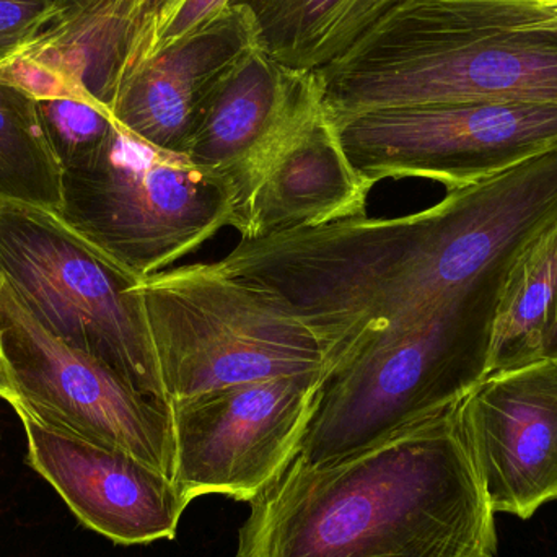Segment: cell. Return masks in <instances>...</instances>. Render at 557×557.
Wrapping results in <instances>:
<instances>
[{
    "label": "cell",
    "instance_id": "2e32d148",
    "mask_svg": "<svg viewBox=\"0 0 557 557\" xmlns=\"http://www.w3.org/2000/svg\"><path fill=\"white\" fill-rule=\"evenodd\" d=\"M403 0H232L250 10L261 45L281 64L318 71Z\"/></svg>",
    "mask_w": 557,
    "mask_h": 557
},
{
    "label": "cell",
    "instance_id": "44dd1931",
    "mask_svg": "<svg viewBox=\"0 0 557 557\" xmlns=\"http://www.w3.org/2000/svg\"><path fill=\"white\" fill-rule=\"evenodd\" d=\"M517 25L557 29V0H504Z\"/></svg>",
    "mask_w": 557,
    "mask_h": 557
},
{
    "label": "cell",
    "instance_id": "277c9868",
    "mask_svg": "<svg viewBox=\"0 0 557 557\" xmlns=\"http://www.w3.org/2000/svg\"><path fill=\"white\" fill-rule=\"evenodd\" d=\"M133 288L170 406L242 383L323 372L326 354L310 327L211 263L160 271Z\"/></svg>",
    "mask_w": 557,
    "mask_h": 557
},
{
    "label": "cell",
    "instance_id": "7402d4cb",
    "mask_svg": "<svg viewBox=\"0 0 557 557\" xmlns=\"http://www.w3.org/2000/svg\"><path fill=\"white\" fill-rule=\"evenodd\" d=\"M553 354H557V339H556L555 346H553V350H552V354H549V356H553Z\"/></svg>",
    "mask_w": 557,
    "mask_h": 557
},
{
    "label": "cell",
    "instance_id": "9a60e30c",
    "mask_svg": "<svg viewBox=\"0 0 557 557\" xmlns=\"http://www.w3.org/2000/svg\"><path fill=\"white\" fill-rule=\"evenodd\" d=\"M557 339V222L507 264L497 285L483 379L552 354Z\"/></svg>",
    "mask_w": 557,
    "mask_h": 557
},
{
    "label": "cell",
    "instance_id": "30bf717a",
    "mask_svg": "<svg viewBox=\"0 0 557 557\" xmlns=\"http://www.w3.org/2000/svg\"><path fill=\"white\" fill-rule=\"evenodd\" d=\"M451 418L494 513L557 500V354L481 379Z\"/></svg>",
    "mask_w": 557,
    "mask_h": 557
},
{
    "label": "cell",
    "instance_id": "5b68a950",
    "mask_svg": "<svg viewBox=\"0 0 557 557\" xmlns=\"http://www.w3.org/2000/svg\"><path fill=\"white\" fill-rule=\"evenodd\" d=\"M500 277L324 383L295 460L333 463L454 408L483 379Z\"/></svg>",
    "mask_w": 557,
    "mask_h": 557
},
{
    "label": "cell",
    "instance_id": "7c38bea8",
    "mask_svg": "<svg viewBox=\"0 0 557 557\" xmlns=\"http://www.w3.org/2000/svg\"><path fill=\"white\" fill-rule=\"evenodd\" d=\"M29 467L45 478L84 525L117 545L173 540L191 500L143 461L61 434L18 416Z\"/></svg>",
    "mask_w": 557,
    "mask_h": 557
},
{
    "label": "cell",
    "instance_id": "ac0fdd59",
    "mask_svg": "<svg viewBox=\"0 0 557 557\" xmlns=\"http://www.w3.org/2000/svg\"><path fill=\"white\" fill-rule=\"evenodd\" d=\"M100 0H0V65L45 42Z\"/></svg>",
    "mask_w": 557,
    "mask_h": 557
},
{
    "label": "cell",
    "instance_id": "3957f363",
    "mask_svg": "<svg viewBox=\"0 0 557 557\" xmlns=\"http://www.w3.org/2000/svg\"><path fill=\"white\" fill-rule=\"evenodd\" d=\"M58 212L104 260L139 282L234 228L237 193L224 176L114 121L98 149L64 170Z\"/></svg>",
    "mask_w": 557,
    "mask_h": 557
},
{
    "label": "cell",
    "instance_id": "5bb4252c",
    "mask_svg": "<svg viewBox=\"0 0 557 557\" xmlns=\"http://www.w3.org/2000/svg\"><path fill=\"white\" fill-rule=\"evenodd\" d=\"M373 188L344 152L323 95L268 163L237 232L253 240L362 218Z\"/></svg>",
    "mask_w": 557,
    "mask_h": 557
},
{
    "label": "cell",
    "instance_id": "e0dca14e",
    "mask_svg": "<svg viewBox=\"0 0 557 557\" xmlns=\"http://www.w3.org/2000/svg\"><path fill=\"white\" fill-rule=\"evenodd\" d=\"M62 176L38 101L0 82V201L59 211Z\"/></svg>",
    "mask_w": 557,
    "mask_h": 557
},
{
    "label": "cell",
    "instance_id": "7a4b0ae2",
    "mask_svg": "<svg viewBox=\"0 0 557 557\" xmlns=\"http://www.w3.org/2000/svg\"><path fill=\"white\" fill-rule=\"evenodd\" d=\"M317 72L336 124L428 104H557V29L517 25L504 0H403Z\"/></svg>",
    "mask_w": 557,
    "mask_h": 557
},
{
    "label": "cell",
    "instance_id": "52a82bcc",
    "mask_svg": "<svg viewBox=\"0 0 557 557\" xmlns=\"http://www.w3.org/2000/svg\"><path fill=\"white\" fill-rule=\"evenodd\" d=\"M0 399L16 416L123 451L173 480L172 406L46 327L0 276Z\"/></svg>",
    "mask_w": 557,
    "mask_h": 557
},
{
    "label": "cell",
    "instance_id": "d6986e66",
    "mask_svg": "<svg viewBox=\"0 0 557 557\" xmlns=\"http://www.w3.org/2000/svg\"><path fill=\"white\" fill-rule=\"evenodd\" d=\"M39 114L62 169L90 156L107 139L114 120L110 111L77 100L38 101Z\"/></svg>",
    "mask_w": 557,
    "mask_h": 557
},
{
    "label": "cell",
    "instance_id": "6da1fadb",
    "mask_svg": "<svg viewBox=\"0 0 557 557\" xmlns=\"http://www.w3.org/2000/svg\"><path fill=\"white\" fill-rule=\"evenodd\" d=\"M451 409L333 463L294 458L251 503L237 557L496 556L494 510Z\"/></svg>",
    "mask_w": 557,
    "mask_h": 557
},
{
    "label": "cell",
    "instance_id": "9c48e42d",
    "mask_svg": "<svg viewBox=\"0 0 557 557\" xmlns=\"http://www.w3.org/2000/svg\"><path fill=\"white\" fill-rule=\"evenodd\" d=\"M321 388L323 372H304L173 405L180 493L257 500L297 457Z\"/></svg>",
    "mask_w": 557,
    "mask_h": 557
},
{
    "label": "cell",
    "instance_id": "8fae6325",
    "mask_svg": "<svg viewBox=\"0 0 557 557\" xmlns=\"http://www.w3.org/2000/svg\"><path fill=\"white\" fill-rule=\"evenodd\" d=\"M321 98L317 71L281 64L261 42L245 51L209 91L185 156L234 186V231L268 163Z\"/></svg>",
    "mask_w": 557,
    "mask_h": 557
},
{
    "label": "cell",
    "instance_id": "8992f818",
    "mask_svg": "<svg viewBox=\"0 0 557 557\" xmlns=\"http://www.w3.org/2000/svg\"><path fill=\"white\" fill-rule=\"evenodd\" d=\"M0 276L52 333L169 405L133 288L137 281L97 253L58 211L0 201Z\"/></svg>",
    "mask_w": 557,
    "mask_h": 557
},
{
    "label": "cell",
    "instance_id": "4fadbf2b",
    "mask_svg": "<svg viewBox=\"0 0 557 557\" xmlns=\"http://www.w3.org/2000/svg\"><path fill=\"white\" fill-rule=\"evenodd\" d=\"M258 42L260 29L250 10L228 5L201 28L127 72L108 111L134 136L159 149L185 153L209 91Z\"/></svg>",
    "mask_w": 557,
    "mask_h": 557
},
{
    "label": "cell",
    "instance_id": "ba28073f",
    "mask_svg": "<svg viewBox=\"0 0 557 557\" xmlns=\"http://www.w3.org/2000/svg\"><path fill=\"white\" fill-rule=\"evenodd\" d=\"M336 126L350 163L375 186L416 178L451 191L557 150V104H428Z\"/></svg>",
    "mask_w": 557,
    "mask_h": 557
},
{
    "label": "cell",
    "instance_id": "ffe728a7",
    "mask_svg": "<svg viewBox=\"0 0 557 557\" xmlns=\"http://www.w3.org/2000/svg\"><path fill=\"white\" fill-rule=\"evenodd\" d=\"M232 0H153L146 29V61L231 5Z\"/></svg>",
    "mask_w": 557,
    "mask_h": 557
}]
</instances>
